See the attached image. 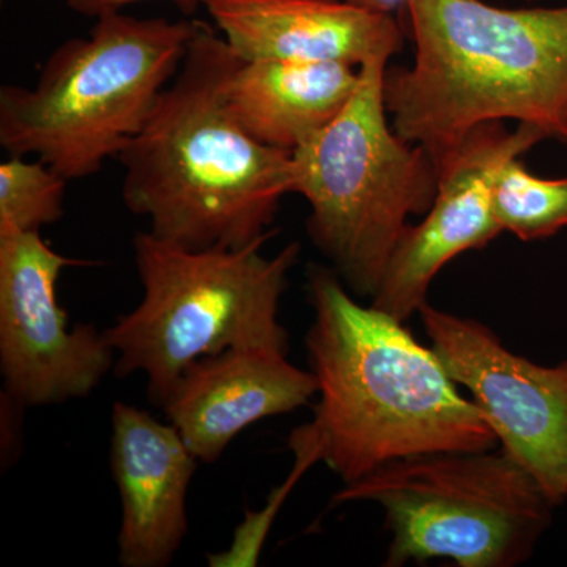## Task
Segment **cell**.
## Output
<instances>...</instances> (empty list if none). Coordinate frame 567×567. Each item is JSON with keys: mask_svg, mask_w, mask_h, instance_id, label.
Masks as SVG:
<instances>
[{"mask_svg": "<svg viewBox=\"0 0 567 567\" xmlns=\"http://www.w3.org/2000/svg\"><path fill=\"white\" fill-rule=\"evenodd\" d=\"M544 141L539 130L522 123L509 132L505 122H488L466 134L440 173L423 221L410 224L399 241L371 305L409 322L427 303L429 287L446 264L503 234L492 204L496 177L507 162Z\"/></svg>", "mask_w": 567, "mask_h": 567, "instance_id": "10", "label": "cell"}, {"mask_svg": "<svg viewBox=\"0 0 567 567\" xmlns=\"http://www.w3.org/2000/svg\"><path fill=\"white\" fill-rule=\"evenodd\" d=\"M317 395L316 377L274 349H237L200 358L164 401L167 421L197 461L213 464L249 425L286 415Z\"/></svg>", "mask_w": 567, "mask_h": 567, "instance_id": "12", "label": "cell"}, {"mask_svg": "<svg viewBox=\"0 0 567 567\" xmlns=\"http://www.w3.org/2000/svg\"><path fill=\"white\" fill-rule=\"evenodd\" d=\"M382 507L385 566L451 559L458 567H516L535 555L558 505L502 447L424 454L344 484L331 506Z\"/></svg>", "mask_w": 567, "mask_h": 567, "instance_id": "7", "label": "cell"}, {"mask_svg": "<svg viewBox=\"0 0 567 567\" xmlns=\"http://www.w3.org/2000/svg\"><path fill=\"white\" fill-rule=\"evenodd\" d=\"M66 181L37 158L10 155L0 163V229L40 233L41 227L61 221Z\"/></svg>", "mask_w": 567, "mask_h": 567, "instance_id": "16", "label": "cell"}, {"mask_svg": "<svg viewBox=\"0 0 567 567\" xmlns=\"http://www.w3.org/2000/svg\"><path fill=\"white\" fill-rule=\"evenodd\" d=\"M528 2H533V0H528Z\"/></svg>", "mask_w": 567, "mask_h": 567, "instance_id": "20", "label": "cell"}, {"mask_svg": "<svg viewBox=\"0 0 567 567\" xmlns=\"http://www.w3.org/2000/svg\"><path fill=\"white\" fill-rule=\"evenodd\" d=\"M264 245L186 249L137 234L141 303L104 330L117 354L115 374L142 372L151 401L163 406L200 358L237 349L289 352L279 305L301 248L290 244L267 257Z\"/></svg>", "mask_w": 567, "mask_h": 567, "instance_id": "5", "label": "cell"}, {"mask_svg": "<svg viewBox=\"0 0 567 567\" xmlns=\"http://www.w3.org/2000/svg\"><path fill=\"white\" fill-rule=\"evenodd\" d=\"M388 58L360 66L341 114L292 153L293 193L309 204L308 235L354 297L372 298L410 216L429 212L440 177L431 156L388 123Z\"/></svg>", "mask_w": 567, "mask_h": 567, "instance_id": "6", "label": "cell"}, {"mask_svg": "<svg viewBox=\"0 0 567 567\" xmlns=\"http://www.w3.org/2000/svg\"><path fill=\"white\" fill-rule=\"evenodd\" d=\"M240 61L199 21L174 80L117 156L126 208L182 248L265 244L279 204L293 193L292 153L254 140L227 106V81Z\"/></svg>", "mask_w": 567, "mask_h": 567, "instance_id": "2", "label": "cell"}, {"mask_svg": "<svg viewBox=\"0 0 567 567\" xmlns=\"http://www.w3.org/2000/svg\"><path fill=\"white\" fill-rule=\"evenodd\" d=\"M65 2L66 7L73 10L74 13L99 20V18L106 17V14L121 13L125 7L132 6V3L145 2V0H65ZM166 2L174 3L186 17H193L194 13L199 11L200 6H204V0H166Z\"/></svg>", "mask_w": 567, "mask_h": 567, "instance_id": "18", "label": "cell"}, {"mask_svg": "<svg viewBox=\"0 0 567 567\" xmlns=\"http://www.w3.org/2000/svg\"><path fill=\"white\" fill-rule=\"evenodd\" d=\"M80 260L51 248L40 233L0 229V371L20 405L87 398L115 365L104 331L74 323L59 303L62 271Z\"/></svg>", "mask_w": 567, "mask_h": 567, "instance_id": "8", "label": "cell"}, {"mask_svg": "<svg viewBox=\"0 0 567 567\" xmlns=\"http://www.w3.org/2000/svg\"><path fill=\"white\" fill-rule=\"evenodd\" d=\"M350 2L361 3V6L371 7V9L375 10H393V6H391L390 0H350Z\"/></svg>", "mask_w": 567, "mask_h": 567, "instance_id": "19", "label": "cell"}, {"mask_svg": "<svg viewBox=\"0 0 567 567\" xmlns=\"http://www.w3.org/2000/svg\"><path fill=\"white\" fill-rule=\"evenodd\" d=\"M432 349L468 391L502 447L550 498L567 502V360L537 364L511 352L487 324L424 303Z\"/></svg>", "mask_w": 567, "mask_h": 567, "instance_id": "9", "label": "cell"}, {"mask_svg": "<svg viewBox=\"0 0 567 567\" xmlns=\"http://www.w3.org/2000/svg\"><path fill=\"white\" fill-rule=\"evenodd\" d=\"M358 81L360 66L349 63L240 61L226 102L254 140L293 153L341 114Z\"/></svg>", "mask_w": 567, "mask_h": 567, "instance_id": "14", "label": "cell"}, {"mask_svg": "<svg viewBox=\"0 0 567 567\" xmlns=\"http://www.w3.org/2000/svg\"><path fill=\"white\" fill-rule=\"evenodd\" d=\"M492 204L503 233L522 241L554 237L567 227V177H536L522 158L511 159L496 177Z\"/></svg>", "mask_w": 567, "mask_h": 567, "instance_id": "15", "label": "cell"}, {"mask_svg": "<svg viewBox=\"0 0 567 567\" xmlns=\"http://www.w3.org/2000/svg\"><path fill=\"white\" fill-rule=\"evenodd\" d=\"M61 44L33 87L0 89V145L37 155L66 181L117 158L181 69L199 21L112 13Z\"/></svg>", "mask_w": 567, "mask_h": 567, "instance_id": "4", "label": "cell"}, {"mask_svg": "<svg viewBox=\"0 0 567 567\" xmlns=\"http://www.w3.org/2000/svg\"><path fill=\"white\" fill-rule=\"evenodd\" d=\"M241 61L341 62L393 58L404 31L391 11L350 0H204Z\"/></svg>", "mask_w": 567, "mask_h": 567, "instance_id": "13", "label": "cell"}, {"mask_svg": "<svg viewBox=\"0 0 567 567\" xmlns=\"http://www.w3.org/2000/svg\"><path fill=\"white\" fill-rule=\"evenodd\" d=\"M290 451L295 454V466L292 473L287 477L281 487L276 488L275 498L268 502L260 513H248L244 525L235 532L233 546L223 554L208 555V563L213 567L233 566H256L259 561L260 551L276 514L281 507L286 496L290 494L293 484L300 481L309 466L323 462L322 443L311 423L295 429L289 439Z\"/></svg>", "mask_w": 567, "mask_h": 567, "instance_id": "17", "label": "cell"}, {"mask_svg": "<svg viewBox=\"0 0 567 567\" xmlns=\"http://www.w3.org/2000/svg\"><path fill=\"white\" fill-rule=\"evenodd\" d=\"M308 293L306 352L319 398L311 424L344 484L402 458L498 447L475 402L405 322L358 303L333 268L311 265Z\"/></svg>", "mask_w": 567, "mask_h": 567, "instance_id": "1", "label": "cell"}, {"mask_svg": "<svg viewBox=\"0 0 567 567\" xmlns=\"http://www.w3.org/2000/svg\"><path fill=\"white\" fill-rule=\"evenodd\" d=\"M415 59L385 71L399 136L436 173L488 122L535 126L567 145V6L503 9L483 0H404Z\"/></svg>", "mask_w": 567, "mask_h": 567, "instance_id": "3", "label": "cell"}, {"mask_svg": "<svg viewBox=\"0 0 567 567\" xmlns=\"http://www.w3.org/2000/svg\"><path fill=\"white\" fill-rule=\"evenodd\" d=\"M197 457L171 423L125 402L112 409L111 468L122 503L118 563L164 567L181 550Z\"/></svg>", "mask_w": 567, "mask_h": 567, "instance_id": "11", "label": "cell"}]
</instances>
